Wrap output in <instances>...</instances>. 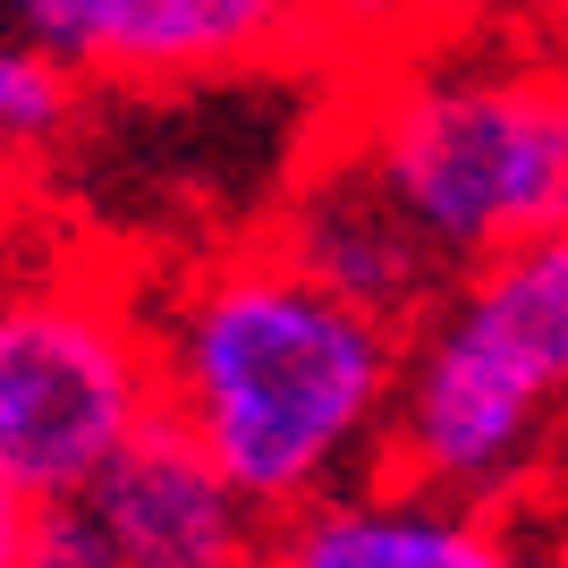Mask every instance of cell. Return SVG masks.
Segmentation results:
<instances>
[{"label":"cell","mask_w":568,"mask_h":568,"mask_svg":"<svg viewBox=\"0 0 568 568\" xmlns=\"http://www.w3.org/2000/svg\"><path fill=\"white\" fill-rule=\"evenodd\" d=\"M43 255V204H34V170L18 153H0V281L18 263Z\"/></svg>","instance_id":"10"},{"label":"cell","mask_w":568,"mask_h":568,"mask_svg":"<svg viewBox=\"0 0 568 568\" xmlns=\"http://www.w3.org/2000/svg\"><path fill=\"white\" fill-rule=\"evenodd\" d=\"M162 416L153 281L34 255L0 281V467L34 500H77Z\"/></svg>","instance_id":"4"},{"label":"cell","mask_w":568,"mask_h":568,"mask_svg":"<svg viewBox=\"0 0 568 568\" xmlns=\"http://www.w3.org/2000/svg\"><path fill=\"white\" fill-rule=\"evenodd\" d=\"M535 18H544L551 34H568V0H535Z\"/></svg>","instance_id":"12"},{"label":"cell","mask_w":568,"mask_h":568,"mask_svg":"<svg viewBox=\"0 0 568 568\" xmlns=\"http://www.w3.org/2000/svg\"><path fill=\"white\" fill-rule=\"evenodd\" d=\"M568 425V230L509 246L407 323L382 467L458 500H509Z\"/></svg>","instance_id":"2"},{"label":"cell","mask_w":568,"mask_h":568,"mask_svg":"<svg viewBox=\"0 0 568 568\" xmlns=\"http://www.w3.org/2000/svg\"><path fill=\"white\" fill-rule=\"evenodd\" d=\"M85 94H94V85H85L43 34H26V26L0 18V153H18L26 170L51 162V153L69 144Z\"/></svg>","instance_id":"9"},{"label":"cell","mask_w":568,"mask_h":568,"mask_svg":"<svg viewBox=\"0 0 568 568\" xmlns=\"http://www.w3.org/2000/svg\"><path fill=\"white\" fill-rule=\"evenodd\" d=\"M263 568H544L493 500H458L374 467L272 518Z\"/></svg>","instance_id":"7"},{"label":"cell","mask_w":568,"mask_h":568,"mask_svg":"<svg viewBox=\"0 0 568 568\" xmlns=\"http://www.w3.org/2000/svg\"><path fill=\"white\" fill-rule=\"evenodd\" d=\"M332 144L399 195L450 272L568 230V60L407 69Z\"/></svg>","instance_id":"3"},{"label":"cell","mask_w":568,"mask_h":568,"mask_svg":"<svg viewBox=\"0 0 568 568\" xmlns=\"http://www.w3.org/2000/svg\"><path fill=\"white\" fill-rule=\"evenodd\" d=\"M43 526H51V500H34L18 475L0 467V568H34V551H43Z\"/></svg>","instance_id":"11"},{"label":"cell","mask_w":568,"mask_h":568,"mask_svg":"<svg viewBox=\"0 0 568 568\" xmlns=\"http://www.w3.org/2000/svg\"><path fill=\"white\" fill-rule=\"evenodd\" d=\"M60 509H77L111 568H263L272 544V509L170 407Z\"/></svg>","instance_id":"6"},{"label":"cell","mask_w":568,"mask_h":568,"mask_svg":"<svg viewBox=\"0 0 568 568\" xmlns=\"http://www.w3.org/2000/svg\"><path fill=\"white\" fill-rule=\"evenodd\" d=\"M153 339L162 407L272 518L390 458L407 323L356 306L272 230L153 281Z\"/></svg>","instance_id":"1"},{"label":"cell","mask_w":568,"mask_h":568,"mask_svg":"<svg viewBox=\"0 0 568 568\" xmlns=\"http://www.w3.org/2000/svg\"><path fill=\"white\" fill-rule=\"evenodd\" d=\"M272 237H281L306 272H323L332 288H348L356 306L390 314V323L433 314L442 288L458 281L450 263H442V246L399 213V195L382 187L348 144H323V162L297 179V195H288V213L272 221Z\"/></svg>","instance_id":"8"},{"label":"cell","mask_w":568,"mask_h":568,"mask_svg":"<svg viewBox=\"0 0 568 568\" xmlns=\"http://www.w3.org/2000/svg\"><path fill=\"white\" fill-rule=\"evenodd\" d=\"M332 0H0V18L43 34L94 94H170L281 69L314 43Z\"/></svg>","instance_id":"5"}]
</instances>
